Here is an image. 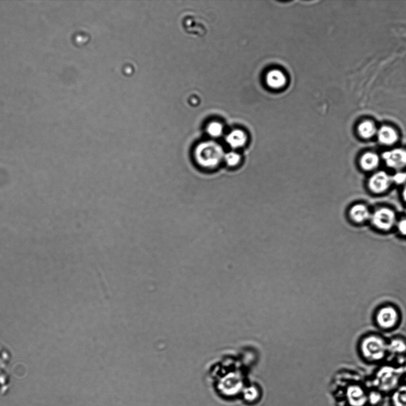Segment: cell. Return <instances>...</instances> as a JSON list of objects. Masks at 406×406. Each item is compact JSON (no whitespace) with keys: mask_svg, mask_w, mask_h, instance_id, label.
I'll return each mask as SVG.
<instances>
[{"mask_svg":"<svg viewBox=\"0 0 406 406\" xmlns=\"http://www.w3.org/2000/svg\"><path fill=\"white\" fill-rule=\"evenodd\" d=\"M381 399L382 396L378 391H373L369 395L368 394V401L372 405L378 404Z\"/></svg>","mask_w":406,"mask_h":406,"instance_id":"19","label":"cell"},{"mask_svg":"<svg viewBox=\"0 0 406 406\" xmlns=\"http://www.w3.org/2000/svg\"><path fill=\"white\" fill-rule=\"evenodd\" d=\"M399 316L395 308L386 306L381 308L376 315V321L380 328L384 329L393 328L397 325Z\"/></svg>","mask_w":406,"mask_h":406,"instance_id":"5","label":"cell"},{"mask_svg":"<svg viewBox=\"0 0 406 406\" xmlns=\"http://www.w3.org/2000/svg\"><path fill=\"white\" fill-rule=\"evenodd\" d=\"M398 229L401 234L406 235V219L402 220L398 223Z\"/></svg>","mask_w":406,"mask_h":406,"instance_id":"21","label":"cell"},{"mask_svg":"<svg viewBox=\"0 0 406 406\" xmlns=\"http://www.w3.org/2000/svg\"><path fill=\"white\" fill-rule=\"evenodd\" d=\"M398 377L394 372H380L375 380V386L381 392H389L397 389ZM392 391V392H393Z\"/></svg>","mask_w":406,"mask_h":406,"instance_id":"7","label":"cell"},{"mask_svg":"<svg viewBox=\"0 0 406 406\" xmlns=\"http://www.w3.org/2000/svg\"><path fill=\"white\" fill-rule=\"evenodd\" d=\"M392 182H394L397 184H402L406 181V173H397L393 177H391Z\"/></svg>","mask_w":406,"mask_h":406,"instance_id":"20","label":"cell"},{"mask_svg":"<svg viewBox=\"0 0 406 406\" xmlns=\"http://www.w3.org/2000/svg\"><path fill=\"white\" fill-rule=\"evenodd\" d=\"M391 402L393 406H406V385L398 386L393 391Z\"/></svg>","mask_w":406,"mask_h":406,"instance_id":"15","label":"cell"},{"mask_svg":"<svg viewBox=\"0 0 406 406\" xmlns=\"http://www.w3.org/2000/svg\"><path fill=\"white\" fill-rule=\"evenodd\" d=\"M405 344L402 341L396 340L391 342L390 346V349L391 351L394 350L397 352H403L406 348Z\"/></svg>","mask_w":406,"mask_h":406,"instance_id":"18","label":"cell"},{"mask_svg":"<svg viewBox=\"0 0 406 406\" xmlns=\"http://www.w3.org/2000/svg\"><path fill=\"white\" fill-rule=\"evenodd\" d=\"M207 131L212 137H219L223 133V127L219 123L213 122L208 126Z\"/></svg>","mask_w":406,"mask_h":406,"instance_id":"16","label":"cell"},{"mask_svg":"<svg viewBox=\"0 0 406 406\" xmlns=\"http://www.w3.org/2000/svg\"><path fill=\"white\" fill-rule=\"evenodd\" d=\"M380 158L378 154L373 152H366L359 159L360 168L366 172L372 171L378 168Z\"/></svg>","mask_w":406,"mask_h":406,"instance_id":"11","label":"cell"},{"mask_svg":"<svg viewBox=\"0 0 406 406\" xmlns=\"http://www.w3.org/2000/svg\"><path fill=\"white\" fill-rule=\"evenodd\" d=\"M347 396L351 406H364L368 402V394L360 386H350L347 390Z\"/></svg>","mask_w":406,"mask_h":406,"instance_id":"8","label":"cell"},{"mask_svg":"<svg viewBox=\"0 0 406 406\" xmlns=\"http://www.w3.org/2000/svg\"><path fill=\"white\" fill-rule=\"evenodd\" d=\"M247 137L245 133L241 130H235L228 134L226 137V141L229 146L233 148H238L244 146Z\"/></svg>","mask_w":406,"mask_h":406,"instance_id":"13","label":"cell"},{"mask_svg":"<svg viewBox=\"0 0 406 406\" xmlns=\"http://www.w3.org/2000/svg\"><path fill=\"white\" fill-rule=\"evenodd\" d=\"M392 179L383 171L377 172L370 177L368 181L369 190L375 194H380L389 188Z\"/></svg>","mask_w":406,"mask_h":406,"instance_id":"6","label":"cell"},{"mask_svg":"<svg viewBox=\"0 0 406 406\" xmlns=\"http://www.w3.org/2000/svg\"><path fill=\"white\" fill-rule=\"evenodd\" d=\"M373 226L380 230L389 231L396 222V213L389 208H380L373 212L371 216Z\"/></svg>","mask_w":406,"mask_h":406,"instance_id":"3","label":"cell"},{"mask_svg":"<svg viewBox=\"0 0 406 406\" xmlns=\"http://www.w3.org/2000/svg\"><path fill=\"white\" fill-rule=\"evenodd\" d=\"M404 201L406 203V186L404 188L403 194H402Z\"/></svg>","mask_w":406,"mask_h":406,"instance_id":"22","label":"cell"},{"mask_svg":"<svg viewBox=\"0 0 406 406\" xmlns=\"http://www.w3.org/2000/svg\"><path fill=\"white\" fill-rule=\"evenodd\" d=\"M377 135L379 142L384 146H393L398 139L396 130L388 126L381 127L377 132Z\"/></svg>","mask_w":406,"mask_h":406,"instance_id":"9","label":"cell"},{"mask_svg":"<svg viewBox=\"0 0 406 406\" xmlns=\"http://www.w3.org/2000/svg\"><path fill=\"white\" fill-rule=\"evenodd\" d=\"M382 157L390 168L401 170L406 168V150L404 149L396 148L384 152Z\"/></svg>","mask_w":406,"mask_h":406,"instance_id":"4","label":"cell"},{"mask_svg":"<svg viewBox=\"0 0 406 406\" xmlns=\"http://www.w3.org/2000/svg\"><path fill=\"white\" fill-rule=\"evenodd\" d=\"M358 135L363 139H369L374 136L378 130L374 123L371 121L362 122L357 128Z\"/></svg>","mask_w":406,"mask_h":406,"instance_id":"14","label":"cell"},{"mask_svg":"<svg viewBox=\"0 0 406 406\" xmlns=\"http://www.w3.org/2000/svg\"><path fill=\"white\" fill-rule=\"evenodd\" d=\"M386 343L380 337L370 336L362 344V351L366 359L370 361H378L385 356Z\"/></svg>","mask_w":406,"mask_h":406,"instance_id":"2","label":"cell"},{"mask_svg":"<svg viewBox=\"0 0 406 406\" xmlns=\"http://www.w3.org/2000/svg\"><path fill=\"white\" fill-rule=\"evenodd\" d=\"M223 149L213 141H206L195 148L194 157L197 164L202 168L213 169L218 165L224 158Z\"/></svg>","mask_w":406,"mask_h":406,"instance_id":"1","label":"cell"},{"mask_svg":"<svg viewBox=\"0 0 406 406\" xmlns=\"http://www.w3.org/2000/svg\"><path fill=\"white\" fill-rule=\"evenodd\" d=\"M349 215L354 222L360 224L371 219V213L364 204L354 205L350 209Z\"/></svg>","mask_w":406,"mask_h":406,"instance_id":"10","label":"cell"},{"mask_svg":"<svg viewBox=\"0 0 406 406\" xmlns=\"http://www.w3.org/2000/svg\"><path fill=\"white\" fill-rule=\"evenodd\" d=\"M223 159L228 165L234 166L240 162L241 157L237 152H230L227 154H224Z\"/></svg>","mask_w":406,"mask_h":406,"instance_id":"17","label":"cell"},{"mask_svg":"<svg viewBox=\"0 0 406 406\" xmlns=\"http://www.w3.org/2000/svg\"><path fill=\"white\" fill-rule=\"evenodd\" d=\"M267 85L273 89H280L286 84V78L282 72L278 70H272L266 77Z\"/></svg>","mask_w":406,"mask_h":406,"instance_id":"12","label":"cell"}]
</instances>
